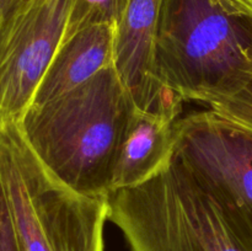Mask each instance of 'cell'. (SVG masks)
Instances as JSON below:
<instances>
[{
	"instance_id": "13",
	"label": "cell",
	"mask_w": 252,
	"mask_h": 251,
	"mask_svg": "<svg viewBox=\"0 0 252 251\" xmlns=\"http://www.w3.org/2000/svg\"><path fill=\"white\" fill-rule=\"evenodd\" d=\"M221 2L235 14L252 20V0H221Z\"/></svg>"
},
{
	"instance_id": "6",
	"label": "cell",
	"mask_w": 252,
	"mask_h": 251,
	"mask_svg": "<svg viewBox=\"0 0 252 251\" xmlns=\"http://www.w3.org/2000/svg\"><path fill=\"white\" fill-rule=\"evenodd\" d=\"M71 0H17L0 14V127L33 100L65 33Z\"/></svg>"
},
{
	"instance_id": "14",
	"label": "cell",
	"mask_w": 252,
	"mask_h": 251,
	"mask_svg": "<svg viewBox=\"0 0 252 251\" xmlns=\"http://www.w3.org/2000/svg\"><path fill=\"white\" fill-rule=\"evenodd\" d=\"M17 0H0V14H2L4 11H6L10 6L16 2Z\"/></svg>"
},
{
	"instance_id": "12",
	"label": "cell",
	"mask_w": 252,
	"mask_h": 251,
	"mask_svg": "<svg viewBox=\"0 0 252 251\" xmlns=\"http://www.w3.org/2000/svg\"><path fill=\"white\" fill-rule=\"evenodd\" d=\"M0 251H22L15 233L6 199L0 186Z\"/></svg>"
},
{
	"instance_id": "7",
	"label": "cell",
	"mask_w": 252,
	"mask_h": 251,
	"mask_svg": "<svg viewBox=\"0 0 252 251\" xmlns=\"http://www.w3.org/2000/svg\"><path fill=\"white\" fill-rule=\"evenodd\" d=\"M182 105L176 94L166 91L154 107H134L116 157L110 192L138 186L171 162Z\"/></svg>"
},
{
	"instance_id": "3",
	"label": "cell",
	"mask_w": 252,
	"mask_h": 251,
	"mask_svg": "<svg viewBox=\"0 0 252 251\" xmlns=\"http://www.w3.org/2000/svg\"><path fill=\"white\" fill-rule=\"evenodd\" d=\"M0 186L22 251H105L108 196L79 193L57 179L17 122L0 127Z\"/></svg>"
},
{
	"instance_id": "4",
	"label": "cell",
	"mask_w": 252,
	"mask_h": 251,
	"mask_svg": "<svg viewBox=\"0 0 252 251\" xmlns=\"http://www.w3.org/2000/svg\"><path fill=\"white\" fill-rule=\"evenodd\" d=\"M108 203L129 251H252L175 157L153 179L110 192Z\"/></svg>"
},
{
	"instance_id": "1",
	"label": "cell",
	"mask_w": 252,
	"mask_h": 251,
	"mask_svg": "<svg viewBox=\"0 0 252 251\" xmlns=\"http://www.w3.org/2000/svg\"><path fill=\"white\" fill-rule=\"evenodd\" d=\"M134 107L113 64L68 93L31 103L17 126L57 179L79 193L108 196L118 149Z\"/></svg>"
},
{
	"instance_id": "9",
	"label": "cell",
	"mask_w": 252,
	"mask_h": 251,
	"mask_svg": "<svg viewBox=\"0 0 252 251\" xmlns=\"http://www.w3.org/2000/svg\"><path fill=\"white\" fill-rule=\"evenodd\" d=\"M116 30V25H94L64 39L53 56L31 103H42L68 93L102 69L113 65Z\"/></svg>"
},
{
	"instance_id": "8",
	"label": "cell",
	"mask_w": 252,
	"mask_h": 251,
	"mask_svg": "<svg viewBox=\"0 0 252 251\" xmlns=\"http://www.w3.org/2000/svg\"><path fill=\"white\" fill-rule=\"evenodd\" d=\"M164 0H127L116 30L115 66L137 108L154 107L167 89L154 74V43Z\"/></svg>"
},
{
	"instance_id": "10",
	"label": "cell",
	"mask_w": 252,
	"mask_h": 251,
	"mask_svg": "<svg viewBox=\"0 0 252 251\" xmlns=\"http://www.w3.org/2000/svg\"><path fill=\"white\" fill-rule=\"evenodd\" d=\"M126 6L127 0H71L63 41L94 25L111 24L117 26Z\"/></svg>"
},
{
	"instance_id": "2",
	"label": "cell",
	"mask_w": 252,
	"mask_h": 251,
	"mask_svg": "<svg viewBox=\"0 0 252 251\" xmlns=\"http://www.w3.org/2000/svg\"><path fill=\"white\" fill-rule=\"evenodd\" d=\"M154 74L184 102L234 93L252 78V20L221 0H164Z\"/></svg>"
},
{
	"instance_id": "11",
	"label": "cell",
	"mask_w": 252,
	"mask_h": 251,
	"mask_svg": "<svg viewBox=\"0 0 252 251\" xmlns=\"http://www.w3.org/2000/svg\"><path fill=\"white\" fill-rule=\"evenodd\" d=\"M207 105L213 112L252 133V78L234 93L216 98Z\"/></svg>"
},
{
	"instance_id": "5",
	"label": "cell",
	"mask_w": 252,
	"mask_h": 251,
	"mask_svg": "<svg viewBox=\"0 0 252 251\" xmlns=\"http://www.w3.org/2000/svg\"><path fill=\"white\" fill-rule=\"evenodd\" d=\"M174 157L252 250V133L212 110L182 116Z\"/></svg>"
}]
</instances>
